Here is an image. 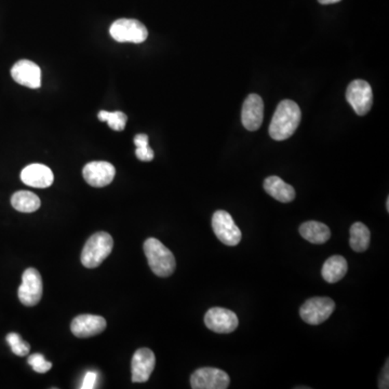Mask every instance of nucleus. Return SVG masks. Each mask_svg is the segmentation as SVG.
I'll return each mask as SVG.
<instances>
[{
	"instance_id": "obj_13",
	"label": "nucleus",
	"mask_w": 389,
	"mask_h": 389,
	"mask_svg": "<svg viewBox=\"0 0 389 389\" xmlns=\"http://www.w3.org/2000/svg\"><path fill=\"white\" fill-rule=\"evenodd\" d=\"M11 76L21 86L38 89L41 86V71L37 64L28 60L16 62L11 69Z\"/></svg>"
},
{
	"instance_id": "obj_19",
	"label": "nucleus",
	"mask_w": 389,
	"mask_h": 389,
	"mask_svg": "<svg viewBox=\"0 0 389 389\" xmlns=\"http://www.w3.org/2000/svg\"><path fill=\"white\" fill-rule=\"evenodd\" d=\"M348 265L347 260L341 256H333L329 258L322 266V277L329 283H335L344 278L346 275Z\"/></svg>"
},
{
	"instance_id": "obj_23",
	"label": "nucleus",
	"mask_w": 389,
	"mask_h": 389,
	"mask_svg": "<svg viewBox=\"0 0 389 389\" xmlns=\"http://www.w3.org/2000/svg\"><path fill=\"white\" fill-rule=\"evenodd\" d=\"M134 144L137 146L135 155L141 162H152L154 159V151L148 145L146 134H137L134 137Z\"/></svg>"
},
{
	"instance_id": "obj_26",
	"label": "nucleus",
	"mask_w": 389,
	"mask_h": 389,
	"mask_svg": "<svg viewBox=\"0 0 389 389\" xmlns=\"http://www.w3.org/2000/svg\"><path fill=\"white\" fill-rule=\"evenodd\" d=\"M98 379H99V375L94 371H88L85 375L84 381H82V385H81V389H92L96 388V383H98Z\"/></svg>"
},
{
	"instance_id": "obj_6",
	"label": "nucleus",
	"mask_w": 389,
	"mask_h": 389,
	"mask_svg": "<svg viewBox=\"0 0 389 389\" xmlns=\"http://www.w3.org/2000/svg\"><path fill=\"white\" fill-rule=\"evenodd\" d=\"M335 303L330 298H311L301 307L302 319L306 324L318 326L331 316Z\"/></svg>"
},
{
	"instance_id": "obj_5",
	"label": "nucleus",
	"mask_w": 389,
	"mask_h": 389,
	"mask_svg": "<svg viewBox=\"0 0 389 389\" xmlns=\"http://www.w3.org/2000/svg\"><path fill=\"white\" fill-rule=\"evenodd\" d=\"M346 100L357 115L364 116L373 105L371 86L366 80L356 79L347 88Z\"/></svg>"
},
{
	"instance_id": "obj_15",
	"label": "nucleus",
	"mask_w": 389,
	"mask_h": 389,
	"mask_svg": "<svg viewBox=\"0 0 389 389\" xmlns=\"http://www.w3.org/2000/svg\"><path fill=\"white\" fill-rule=\"evenodd\" d=\"M107 320L96 315H79L71 321V333L77 337L85 339L98 335L107 329Z\"/></svg>"
},
{
	"instance_id": "obj_3",
	"label": "nucleus",
	"mask_w": 389,
	"mask_h": 389,
	"mask_svg": "<svg viewBox=\"0 0 389 389\" xmlns=\"http://www.w3.org/2000/svg\"><path fill=\"white\" fill-rule=\"evenodd\" d=\"M114 247V241L109 233L99 232L89 238L81 252V263L87 268H96L107 260Z\"/></svg>"
},
{
	"instance_id": "obj_18",
	"label": "nucleus",
	"mask_w": 389,
	"mask_h": 389,
	"mask_svg": "<svg viewBox=\"0 0 389 389\" xmlns=\"http://www.w3.org/2000/svg\"><path fill=\"white\" fill-rule=\"evenodd\" d=\"M300 233L304 239L315 245L326 243L331 237L330 228L324 223L316 222V221H311V222L302 224L300 227Z\"/></svg>"
},
{
	"instance_id": "obj_12",
	"label": "nucleus",
	"mask_w": 389,
	"mask_h": 389,
	"mask_svg": "<svg viewBox=\"0 0 389 389\" xmlns=\"http://www.w3.org/2000/svg\"><path fill=\"white\" fill-rule=\"evenodd\" d=\"M85 179L93 187H104L111 184L116 175V169L107 162H92L82 170Z\"/></svg>"
},
{
	"instance_id": "obj_24",
	"label": "nucleus",
	"mask_w": 389,
	"mask_h": 389,
	"mask_svg": "<svg viewBox=\"0 0 389 389\" xmlns=\"http://www.w3.org/2000/svg\"><path fill=\"white\" fill-rule=\"evenodd\" d=\"M7 342H8L9 346L11 347L13 354L16 355V356H27L28 353L31 351L30 344L23 341L18 333H13V332L12 333H9L7 335Z\"/></svg>"
},
{
	"instance_id": "obj_11",
	"label": "nucleus",
	"mask_w": 389,
	"mask_h": 389,
	"mask_svg": "<svg viewBox=\"0 0 389 389\" xmlns=\"http://www.w3.org/2000/svg\"><path fill=\"white\" fill-rule=\"evenodd\" d=\"M156 364L154 353L149 348H140L134 353L131 362L132 381L145 383L152 375Z\"/></svg>"
},
{
	"instance_id": "obj_7",
	"label": "nucleus",
	"mask_w": 389,
	"mask_h": 389,
	"mask_svg": "<svg viewBox=\"0 0 389 389\" xmlns=\"http://www.w3.org/2000/svg\"><path fill=\"white\" fill-rule=\"evenodd\" d=\"M19 298L23 305L32 307L41 302L43 296V279L35 268H27L22 276V283L19 287Z\"/></svg>"
},
{
	"instance_id": "obj_16",
	"label": "nucleus",
	"mask_w": 389,
	"mask_h": 389,
	"mask_svg": "<svg viewBox=\"0 0 389 389\" xmlns=\"http://www.w3.org/2000/svg\"><path fill=\"white\" fill-rule=\"evenodd\" d=\"M21 179L28 186L47 188L54 183V175L50 168L45 164H33L22 170Z\"/></svg>"
},
{
	"instance_id": "obj_29",
	"label": "nucleus",
	"mask_w": 389,
	"mask_h": 389,
	"mask_svg": "<svg viewBox=\"0 0 389 389\" xmlns=\"http://www.w3.org/2000/svg\"><path fill=\"white\" fill-rule=\"evenodd\" d=\"M386 208H387V211H389V198L388 199H387L386 201Z\"/></svg>"
},
{
	"instance_id": "obj_17",
	"label": "nucleus",
	"mask_w": 389,
	"mask_h": 389,
	"mask_svg": "<svg viewBox=\"0 0 389 389\" xmlns=\"http://www.w3.org/2000/svg\"><path fill=\"white\" fill-rule=\"evenodd\" d=\"M264 190L269 196L280 203H291L296 198V190L293 187L287 184L283 179L275 175H271L264 181Z\"/></svg>"
},
{
	"instance_id": "obj_21",
	"label": "nucleus",
	"mask_w": 389,
	"mask_h": 389,
	"mask_svg": "<svg viewBox=\"0 0 389 389\" xmlns=\"http://www.w3.org/2000/svg\"><path fill=\"white\" fill-rule=\"evenodd\" d=\"M370 238L371 234L369 228L366 227L364 223H355L354 225L351 226L349 243L353 250L356 252H364L369 248Z\"/></svg>"
},
{
	"instance_id": "obj_10",
	"label": "nucleus",
	"mask_w": 389,
	"mask_h": 389,
	"mask_svg": "<svg viewBox=\"0 0 389 389\" xmlns=\"http://www.w3.org/2000/svg\"><path fill=\"white\" fill-rule=\"evenodd\" d=\"M205 324L215 333H232L237 329V315L230 309L213 307L205 313Z\"/></svg>"
},
{
	"instance_id": "obj_4",
	"label": "nucleus",
	"mask_w": 389,
	"mask_h": 389,
	"mask_svg": "<svg viewBox=\"0 0 389 389\" xmlns=\"http://www.w3.org/2000/svg\"><path fill=\"white\" fill-rule=\"evenodd\" d=\"M111 37L118 43H142L148 37L144 24L134 19H119L109 28Z\"/></svg>"
},
{
	"instance_id": "obj_20",
	"label": "nucleus",
	"mask_w": 389,
	"mask_h": 389,
	"mask_svg": "<svg viewBox=\"0 0 389 389\" xmlns=\"http://www.w3.org/2000/svg\"><path fill=\"white\" fill-rule=\"evenodd\" d=\"M11 205L16 211L23 213H32L41 208V199L37 194L27 190L14 192L11 197Z\"/></svg>"
},
{
	"instance_id": "obj_28",
	"label": "nucleus",
	"mask_w": 389,
	"mask_h": 389,
	"mask_svg": "<svg viewBox=\"0 0 389 389\" xmlns=\"http://www.w3.org/2000/svg\"><path fill=\"white\" fill-rule=\"evenodd\" d=\"M321 5H332V3H340L341 0H318Z\"/></svg>"
},
{
	"instance_id": "obj_9",
	"label": "nucleus",
	"mask_w": 389,
	"mask_h": 389,
	"mask_svg": "<svg viewBox=\"0 0 389 389\" xmlns=\"http://www.w3.org/2000/svg\"><path fill=\"white\" fill-rule=\"evenodd\" d=\"M230 383L228 374L215 368H201L190 377V385L194 389H226Z\"/></svg>"
},
{
	"instance_id": "obj_8",
	"label": "nucleus",
	"mask_w": 389,
	"mask_h": 389,
	"mask_svg": "<svg viewBox=\"0 0 389 389\" xmlns=\"http://www.w3.org/2000/svg\"><path fill=\"white\" fill-rule=\"evenodd\" d=\"M212 228L219 241L224 245L234 247L241 243V232L226 211L219 210L212 218Z\"/></svg>"
},
{
	"instance_id": "obj_1",
	"label": "nucleus",
	"mask_w": 389,
	"mask_h": 389,
	"mask_svg": "<svg viewBox=\"0 0 389 389\" xmlns=\"http://www.w3.org/2000/svg\"><path fill=\"white\" fill-rule=\"evenodd\" d=\"M301 109L296 102L283 100L278 104L271 126L269 135L275 141H285L293 135L301 122Z\"/></svg>"
},
{
	"instance_id": "obj_2",
	"label": "nucleus",
	"mask_w": 389,
	"mask_h": 389,
	"mask_svg": "<svg viewBox=\"0 0 389 389\" xmlns=\"http://www.w3.org/2000/svg\"><path fill=\"white\" fill-rule=\"evenodd\" d=\"M144 252L148 265L155 275L169 277L175 273V258L169 249L156 238H148L144 243Z\"/></svg>"
},
{
	"instance_id": "obj_22",
	"label": "nucleus",
	"mask_w": 389,
	"mask_h": 389,
	"mask_svg": "<svg viewBox=\"0 0 389 389\" xmlns=\"http://www.w3.org/2000/svg\"><path fill=\"white\" fill-rule=\"evenodd\" d=\"M98 118L101 122H107L111 129L115 131H122L126 128L128 117L122 111H101L98 114Z\"/></svg>"
},
{
	"instance_id": "obj_27",
	"label": "nucleus",
	"mask_w": 389,
	"mask_h": 389,
	"mask_svg": "<svg viewBox=\"0 0 389 389\" xmlns=\"http://www.w3.org/2000/svg\"><path fill=\"white\" fill-rule=\"evenodd\" d=\"M379 388H388V362L383 370L381 381H379Z\"/></svg>"
},
{
	"instance_id": "obj_14",
	"label": "nucleus",
	"mask_w": 389,
	"mask_h": 389,
	"mask_svg": "<svg viewBox=\"0 0 389 389\" xmlns=\"http://www.w3.org/2000/svg\"><path fill=\"white\" fill-rule=\"evenodd\" d=\"M263 118V100L258 94H250L243 102L241 111L243 126L249 131H256L262 126Z\"/></svg>"
},
{
	"instance_id": "obj_25",
	"label": "nucleus",
	"mask_w": 389,
	"mask_h": 389,
	"mask_svg": "<svg viewBox=\"0 0 389 389\" xmlns=\"http://www.w3.org/2000/svg\"><path fill=\"white\" fill-rule=\"evenodd\" d=\"M27 362L30 366H32L34 371L37 372V373H47L52 368V364L48 362L41 354L32 355V356L28 357Z\"/></svg>"
}]
</instances>
